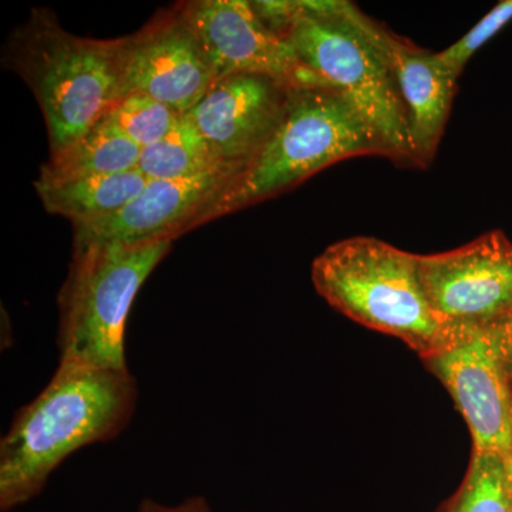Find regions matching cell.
<instances>
[{
	"mask_svg": "<svg viewBox=\"0 0 512 512\" xmlns=\"http://www.w3.org/2000/svg\"><path fill=\"white\" fill-rule=\"evenodd\" d=\"M173 242L163 239L73 251L57 301L59 363L128 370L124 339L131 306Z\"/></svg>",
	"mask_w": 512,
	"mask_h": 512,
	"instance_id": "obj_6",
	"label": "cell"
},
{
	"mask_svg": "<svg viewBox=\"0 0 512 512\" xmlns=\"http://www.w3.org/2000/svg\"><path fill=\"white\" fill-rule=\"evenodd\" d=\"M360 20L396 80L409 119L414 163L416 167H427L443 137L457 79L441 66L437 53L421 49L363 12Z\"/></svg>",
	"mask_w": 512,
	"mask_h": 512,
	"instance_id": "obj_13",
	"label": "cell"
},
{
	"mask_svg": "<svg viewBox=\"0 0 512 512\" xmlns=\"http://www.w3.org/2000/svg\"><path fill=\"white\" fill-rule=\"evenodd\" d=\"M212 83L210 63L183 3L161 10L134 35L123 37V96L144 94L185 114Z\"/></svg>",
	"mask_w": 512,
	"mask_h": 512,
	"instance_id": "obj_9",
	"label": "cell"
},
{
	"mask_svg": "<svg viewBox=\"0 0 512 512\" xmlns=\"http://www.w3.org/2000/svg\"><path fill=\"white\" fill-rule=\"evenodd\" d=\"M312 282L336 311L402 340L421 359L446 343V332L424 295L419 255L382 239H343L313 261Z\"/></svg>",
	"mask_w": 512,
	"mask_h": 512,
	"instance_id": "obj_5",
	"label": "cell"
},
{
	"mask_svg": "<svg viewBox=\"0 0 512 512\" xmlns=\"http://www.w3.org/2000/svg\"><path fill=\"white\" fill-rule=\"evenodd\" d=\"M137 400L130 370L59 363L0 441V511L30 503L80 448L117 439L133 420Z\"/></svg>",
	"mask_w": 512,
	"mask_h": 512,
	"instance_id": "obj_1",
	"label": "cell"
},
{
	"mask_svg": "<svg viewBox=\"0 0 512 512\" xmlns=\"http://www.w3.org/2000/svg\"><path fill=\"white\" fill-rule=\"evenodd\" d=\"M424 295L444 332L512 326V242L491 231L453 251L419 255Z\"/></svg>",
	"mask_w": 512,
	"mask_h": 512,
	"instance_id": "obj_8",
	"label": "cell"
},
{
	"mask_svg": "<svg viewBox=\"0 0 512 512\" xmlns=\"http://www.w3.org/2000/svg\"><path fill=\"white\" fill-rule=\"evenodd\" d=\"M207 55L214 82L234 74H262L293 86H329L309 72L292 46L272 32L244 0L183 3Z\"/></svg>",
	"mask_w": 512,
	"mask_h": 512,
	"instance_id": "obj_10",
	"label": "cell"
},
{
	"mask_svg": "<svg viewBox=\"0 0 512 512\" xmlns=\"http://www.w3.org/2000/svg\"><path fill=\"white\" fill-rule=\"evenodd\" d=\"M234 177V173L218 171L183 180H148L144 190L116 214L73 225V251L175 239L204 224L212 205Z\"/></svg>",
	"mask_w": 512,
	"mask_h": 512,
	"instance_id": "obj_11",
	"label": "cell"
},
{
	"mask_svg": "<svg viewBox=\"0 0 512 512\" xmlns=\"http://www.w3.org/2000/svg\"><path fill=\"white\" fill-rule=\"evenodd\" d=\"M387 157L362 114L332 86L293 87L284 116L247 167L229 181L205 222L291 190L352 157Z\"/></svg>",
	"mask_w": 512,
	"mask_h": 512,
	"instance_id": "obj_3",
	"label": "cell"
},
{
	"mask_svg": "<svg viewBox=\"0 0 512 512\" xmlns=\"http://www.w3.org/2000/svg\"><path fill=\"white\" fill-rule=\"evenodd\" d=\"M504 468H505V476H507L508 485H510V490L512 494V439L510 443V447H508L507 453L503 457Z\"/></svg>",
	"mask_w": 512,
	"mask_h": 512,
	"instance_id": "obj_21",
	"label": "cell"
},
{
	"mask_svg": "<svg viewBox=\"0 0 512 512\" xmlns=\"http://www.w3.org/2000/svg\"><path fill=\"white\" fill-rule=\"evenodd\" d=\"M440 512H512L503 457L473 453L463 484Z\"/></svg>",
	"mask_w": 512,
	"mask_h": 512,
	"instance_id": "obj_17",
	"label": "cell"
},
{
	"mask_svg": "<svg viewBox=\"0 0 512 512\" xmlns=\"http://www.w3.org/2000/svg\"><path fill=\"white\" fill-rule=\"evenodd\" d=\"M148 180L138 170L62 183H36L35 188L49 214L60 215L73 225L90 224L116 214L134 200Z\"/></svg>",
	"mask_w": 512,
	"mask_h": 512,
	"instance_id": "obj_14",
	"label": "cell"
},
{
	"mask_svg": "<svg viewBox=\"0 0 512 512\" xmlns=\"http://www.w3.org/2000/svg\"><path fill=\"white\" fill-rule=\"evenodd\" d=\"M181 116L161 101L130 93L121 97L101 121L143 150L163 140Z\"/></svg>",
	"mask_w": 512,
	"mask_h": 512,
	"instance_id": "obj_18",
	"label": "cell"
},
{
	"mask_svg": "<svg viewBox=\"0 0 512 512\" xmlns=\"http://www.w3.org/2000/svg\"><path fill=\"white\" fill-rule=\"evenodd\" d=\"M137 170L147 180H183L218 171L237 175L215 157L188 113L180 117L163 140L141 150Z\"/></svg>",
	"mask_w": 512,
	"mask_h": 512,
	"instance_id": "obj_16",
	"label": "cell"
},
{
	"mask_svg": "<svg viewBox=\"0 0 512 512\" xmlns=\"http://www.w3.org/2000/svg\"><path fill=\"white\" fill-rule=\"evenodd\" d=\"M3 63L35 94L50 154L89 133L123 97V37L72 35L49 9L33 8L13 30Z\"/></svg>",
	"mask_w": 512,
	"mask_h": 512,
	"instance_id": "obj_2",
	"label": "cell"
},
{
	"mask_svg": "<svg viewBox=\"0 0 512 512\" xmlns=\"http://www.w3.org/2000/svg\"><path fill=\"white\" fill-rule=\"evenodd\" d=\"M137 512H215L212 510L207 498L201 495H194V497L185 498L181 503L170 505L158 503L151 498H144L138 507Z\"/></svg>",
	"mask_w": 512,
	"mask_h": 512,
	"instance_id": "obj_20",
	"label": "cell"
},
{
	"mask_svg": "<svg viewBox=\"0 0 512 512\" xmlns=\"http://www.w3.org/2000/svg\"><path fill=\"white\" fill-rule=\"evenodd\" d=\"M360 13L349 2H295L282 37L309 72L345 94L376 131L387 158L416 167L406 107Z\"/></svg>",
	"mask_w": 512,
	"mask_h": 512,
	"instance_id": "obj_4",
	"label": "cell"
},
{
	"mask_svg": "<svg viewBox=\"0 0 512 512\" xmlns=\"http://www.w3.org/2000/svg\"><path fill=\"white\" fill-rule=\"evenodd\" d=\"M507 353H508V365H510V372H511V376H512V326H511L510 330H508Z\"/></svg>",
	"mask_w": 512,
	"mask_h": 512,
	"instance_id": "obj_22",
	"label": "cell"
},
{
	"mask_svg": "<svg viewBox=\"0 0 512 512\" xmlns=\"http://www.w3.org/2000/svg\"><path fill=\"white\" fill-rule=\"evenodd\" d=\"M511 20L512 0H503V2L497 3L460 40L444 49L443 52L437 53V59H439L441 66L454 79H458L468 60L476 55L485 43L490 42L497 33H500Z\"/></svg>",
	"mask_w": 512,
	"mask_h": 512,
	"instance_id": "obj_19",
	"label": "cell"
},
{
	"mask_svg": "<svg viewBox=\"0 0 512 512\" xmlns=\"http://www.w3.org/2000/svg\"><path fill=\"white\" fill-rule=\"evenodd\" d=\"M293 87L262 74H234L212 83L188 116L215 157L238 174L274 133Z\"/></svg>",
	"mask_w": 512,
	"mask_h": 512,
	"instance_id": "obj_12",
	"label": "cell"
},
{
	"mask_svg": "<svg viewBox=\"0 0 512 512\" xmlns=\"http://www.w3.org/2000/svg\"><path fill=\"white\" fill-rule=\"evenodd\" d=\"M446 335V343L423 360L466 419L474 453L504 457L512 439L508 328L447 330Z\"/></svg>",
	"mask_w": 512,
	"mask_h": 512,
	"instance_id": "obj_7",
	"label": "cell"
},
{
	"mask_svg": "<svg viewBox=\"0 0 512 512\" xmlns=\"http://www.w3.org/2000/svg\"><path fill=\"white\" fill-rule=\"evenodd\" d=\"M141 148L100 121L69 147L50 154L36 183L53 184L77 178L137 170Z\"/></svg>",
	"mask_w": 512,
	"mask_h": 512,
	"instance_id": "obj_15",
	"label": "cell"
}]
</instances>
